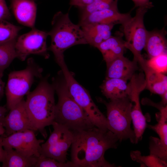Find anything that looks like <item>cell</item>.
Here are the masks:
<instances>
[{"mask_svg":"<svg viewBox=\"0 0 167 167\" xmlns=\"http://www.w3.org/2000/svg\"><path fill=\"white\" fill-rule=\"evenodd\" d=\"M7 112V109L4 106L0 105V123L2 122L6 116Z\"/></svg>","mask_w":167,"mask_h":167,"instance_id":"34","label":"cell"},{"mask_svg":"<svg viewBox=\"0 0 167 167\" xmlns=\"http://www.w3.org/2000/svg\"><path fill=\"white\" fill-rule=\"evenodd\" d=\"M52 85L58 97L54 121L75 132L96 127L89 116L70 94L64 79L54 78Z\"/></svg>","mask_w":167,"mask_h":167,"instance_id":"3","label":"cell"},{"mask_svg":"<svg viewBox=\"0 0 167 167\" xmlns=\"http://www.w3.org/2000/svg\"><path fill=\"white\" fill-rule=\"evenodd\" d=\"M166 34L164 28L148 31L144 49L150 58L167 53Z\"/></svg>","mask_w":167,"mask_h":167,"instance_id":"19","label":"cell"},{"mask_svg":"<svg viewBox=\"0 0 167 167\" xmlns=\"http://www.w3.org/2000/svg\"><path fill=\"white\" fill-rule=\"evenodd\" d=\"M58 64L68 90L75 101L86 112L95 126L103 131L108 130L106 117L95 105L88 92L75 79L65 60Z\"/></svg>","mask_w":167,"mask_h":167,"instance_id":"7","label":"cell"},{"mask_svg":"<svg viewBox=\"0 0 167 167\" xmlns=\"http://www.w3.org/2000/svg\"><path fill=\"white\" fill-rule=\"evenodd\" d=\"M93 0H70V4L80 8L86 6L91 3Z\"/></svg>","mask_w":167,"mask_h":167,"instance_id":"32","label":"cell"},{"mask_svg":"<svg viewBox=\"0 0 167 167\" xmlns=\"http://www.w3.org/2000/svg\"><path fill=\"white\" fill-rule=\"evenodd\" d=\"M34 0L35 1L36 0Z\"/></svg>","mask_w":167,"mask_h":167,"instance_id":"38","label":"cell"},{"mask_svg":"<svg viewBox=\"0 0 167 167\" xmlns=\"http://www.w3.org/2000/svg\"><path fill=\"white\" fill-rule=\"evenodd\" d=\"M2 124L5 129L7 136L13 133L33 128L28 114L23 99L10 110L3 118Z\"/></svg>","mask_w":167,"mask_h":167,"instance_id":"13","label":"cell"},{"mask_svg":"<svg viewBox=\"0 0 167 167\" xmlns=\"http://www.w3.org/2000/svg\"><path fill=\"white\" fill-rule=\"evenodd\" d=\"M16 39L0 42V76L2 77L5 70L18 56L15 49Z\"/></svg>","mask_w":167,"mask_h":167,"instance_id":"23","label":"cell"},{"mask_svg":"<svg viewBox=\"0 0 167 167\" xmlns=\"http://www.w3.org/2000/svg\"><path fill=\"white\" fill-rule=\"evenodd\" d=\"M130 155L132 160L139 163L141 167H166L167 166V162L157 156L152 154L142 156L139 151H131Z\"/></svg>","mask_w":167,"mask_h":167,"instance_id":"25","label":"cell"},{"mask_svg":"<svg viewBox=\"0 0 167 167\" xmlns=\"http://www.w3.org/2000/svg\"><path fill=\"white\" fill-rule=\"evenodd\" d=\"M134 2L135 6L149 9L153 6L152 2L149 0H132Z\"/></svg>","mask_w":167,"mask_h":167,"instance_id":"31","label":"cell"},{"mask_svg":"<svg viewBox=\"0 0 167 167\" xmlns=\"http://www.w3.org/2000/svg\"><path fill=\"white\" fill-rule=\"evenodd\" d=\"M52 125L53 130L47 140L41 144L40 155L65 163L67 151L73 141L74 133L54 121Z\"/></svg>","mask_w":167,"mask_h":167,"instance_id":"9","label":"cell"},{"mask_svg":"<svg viewBox=\"0 0 167 167\" xmlns=\"http://www.w3.org/2000/svg\"><path fill=\"white\" fill-rule=\"evenodd\" d=\"M5 129L2 123H0V135H2L5 133Z\"/></svg>","mask_w":167,"mask_h":167,"instance_id":"37","label":"cell"},{"mask_svg":"<svg viewBox=\"0 0 167 167\" xmlns=\"http://www.w3.org/2000/svg\"><path fill=\"white\" fill-rule=\"evenodd\" d=\"M22 28L14 25L7 20L0 21V42L17 39Z\"/></svg>","mask_w":167,"mask_h":167,"instance_id":"26","label":"cell"},{"mask_svg":"<svg viewBox=\"0 0 167 167\" xmlns=\"http://www.w3.org/2000/svg\"><path fill=\"white\" fill-rule=\"evenodd\" d=\"M11 14L5 0H0V21L11 18Z\"/></svg>","mask_w":167,"mask_h":167,"instance_id":"30","label":"cell"},{"mask_svg":"<svg viewBox=\"0 0 167 167\" xmlns=\"http://www.w3.org/2000/svg\"><path fill=\"white\" fill-rule=\"evenodd\" d=\"M100 88L103 94L110 100L127 96L130 91L127 81L115 78H106Z\"/></svg>","mask_w":167,"mask_h":167,"instance_id":"20","label":"cell"},{"mask_svg":"<svg viewBox=\"0 0 167 167\" xmlns=\"http://www.w3.org/2000/svg\"><path fill=\"white\" fill-rule=\"evenodd\" d=\"M161 98V101L160 103L163 106H167V91L165 92L163 94L160 95Z\"/></svg>","mask_w":167,"mask_h":167,"instance_id":"35","label":"cell"},{"mask_svg":"<svg viewBox=\"0 0 167 167\" xmlns=\"http://www.w3.org/2000/svg\"><path fill=\"white\" fill-rule=\"evenodd\" d=\"M35 167H77V166L71 161L61 162L54 159L40 155L37 157Z\"/></svg>","mask_w":167,"mask_h":167,"instance_id":"29","label":"cell"},{"mask_svg":"<svg viewBox=\"0 0 167 167\" xmlns=\"http://www.w3.org/2000/svg\"><path fill=\"white\" fill-rule=\"evenodd\" d=\"M130 92L128 96L132 104L131 117L135 135V143H137L142 138L147 126V118L142 113L139 101V95L145 88V83L135 78L129 83Z\"/></svg>","mask_w":167,"mask_h":167,"instance_id":"12","label":"cell"},{"mask_svg":"<svg viewBox=\"0 0 167 167\" xmlns=\"http://www.w3.org/2000/svg\"><path fill=\"white\" fill-rule=\"evenodd\" d=\"M147 66L153 71L164 74L167 71V53L150 58L146 60Z\"/></svg>","mask_w":167,"mask_h":167,"instance_id":"28","label":"cell"},{"mask_svg":"<svg viewBox=\"0 0 167 167\" xmlns=\"http://www.w3.org/2000/svg\"><path fill=\"white\" fill-rule=\"evenodd\" d=\"M131 17L129 13H121L118 8H109L93 12L80 20L79 26L92 24H121Z\"/></svg>","mask_w":167,"mask_h":167,"instance_id":"16","label":"cell"},{"mask_svg":"<svg viewBox=\"0 0 167 167\" xmlns=\"http://www.w3.org/2000/svg\"><path fill=\"white\" fill-rule=\"evenodd\" d=\"M48 32L32 28L29 32L17 38L15 49L17 58L24 61L30 54L41 56L45 58H49L46 40Z\"/></svg>","mask_w":167,"mask_h":167,"instance_id":"10","label":"cell"},{"mask_svg":"<svg viewBox=\"0 0 167 167\" xmlns=\"http://www.w3.org/2000/svg\"><path fill=\"white\" fill-rule=\"evenodd\" d=\"M115 25L101 24H88L80 26L87 44L96 48L111 36Z\"/></svg>","mask_w":167,"mask_h":167,"instance_id":"17","label":"cell"},{"mask_svg":"<svg viewBox=\"0 0 167 167\" xmlns=\"http://www.w3.org/2000/svg\"><path fill=\"white\" fill-rule=\"evenodd\" d=\"M34 131L28 129L2 138L3 148H12L24 155L38 157L41 154V144L44 140L37 139Z\"/></svg>","mask_w":167,"mask_h":167,"instance_id":"11","label":"cell"},{"mask_svg":"<svg viewBox=\"0 0 167 167\" xmlns=\"http://www.w3.org/2000/svg\"><path fill=\"white\" fill-rule=\"evenodd\" d=\"M118 0H93L90 4L79 8L80 20L85 17L90 13L109 8H118Z\"/></svg>","mask_w":167,"mask_h":167,"instance_id":"24","label":"cell"},{"mask_svg":"<svg viewBox=\"0 0 167 167\" xmlns=\"http://www.w3.org/2000/svg\"><path fill=\"white\" fill-rule=\"evenodd\" d=\"M54 89L48 81L42 79L35 89L27 95L25 107L34 131H38L45 139L47 136L45 127L54 120L56 104Z\"/></svg>","mask_w":167,"mask_h":167,"instance_id":"2","label":"cell"},{"mask_svg":"<svg viewBox=\"0 0 167 167\" xmlns=\"http://www.w3.org/2000/svg\"><path fill=\"white\" fill-rule=\"evenodd\" d=\"M42 71V69L33 59L30 58L24 69L9 74L5 88L7 109H12L24 99V97L30 92L35 79L41 77Z\"/></svg>","mask_w":167,"mask_h":167,"instance_id":"6","label":"cell"},{"mask_svg":"<svg viewBox=\"0 0 167 167\" xmlns=\"http://www.w3.org/2000/svg\"><path fill=\"white\" fill-rule=\"evenodd\" d=\"M52 28L48 32L51 43L48 50L53 53L57 63L64 60L65 51L73 46L86 44L87 42L80 26L73 23L68 13L58 11L51 21Z\"/></svg>","mask_w":167,"mask_h":167,"instance_id":"4","label":"cell"},{"mask_svg":"<svg viewBox=\"0 0 167 167\" xmlns=\"http://www.w3.org/2000/svg\"><path fill=\"white\" fill-rule=\"evenodd\" d=\"M150 154L155 155L167 162V141L151 136L149 138Z\"/></svg>","mask_w":167,"mask_h":167,"instance_id":"27","label":"cell"},{"mask_svg":"<svg viewBox=\"0 0 167 167\" xmlns=\"http://www.w3.org/2000/svg\"><path fill=\"white\" fill-rule=\"evenodd\" d=\"M101 53L107 64L116 58L123 55L125 41L118 36H111L96 47Z\"/></svg>","mask_w":167,"mask_h":167,"instance_id":"21","label":"cell"},{"mask_svg":"<svg viewBox=\"0 0 167 167\" xmlns=\"http://www.w3.org/2000/svg\"><path fill=\"white\" fill-rule=\"evenodd\" d=\"M148 9L138 8L135 15L131 17L122 24L126 40L125 48L132 52L133 60L139 63L144 59L141 51L144 47L148 31L145 27L143 19Z\"/></svg>","mask_w":167,"mask_h":167,"instance_id":"8","label":"cell"},{"mask_svg":"<svg viewBox=\"0 0 167 167\" xmlns=\"http://www.w3.org/2000/svg\"><path fill=\"white\" fill-rule=\"evenodd\" d=\"M146 61L144 59L139 63L144 72L146 88L161 95L167 91V76L151 69L147 66Z\"/></svg>","mask_w":167,"mask_h":167,"instance_id":"18","label":"cell"},{"mask_svg":"<svg viewBox=\"0 0 167 167\" xmlns=\"http://www.w3.org/2000/svg\"><path fill=\"white\" fill-rule=\"evenodd\" d=\"M10 7L18 23L32 28H34L37 6L34 0H10Z\"/></svg>","mask_w":167,"mask_h":167,"instance_id":"14","label":"cell"},{"mask_svg":"<svg viewBox=\"0 0 167 167\" xmlns=\"http://www.w3.org/2000/svg\"><path fill=\"white\" fill-rule=\"evenodd\" d=\"M0 135V162H2L5 157V151L2 144V138Z\"/></svg>","mask_w":167,"mask_h":167,"instance_id":"33","label":"cell"},{"mask_svg":"<svg viewBox=\"0 0 167 167\" xmlns=\"http://www.w3.org/2000/svg\"><path fill=\"white\" fill-rule=\"evenodd\" d=\"M138 62L131 61L123 55L115 59L106 64V78H115L127 81L135 73Z\"/></svg>","mask_w":167,"mask_h":167,"instance_id":"15","label":"cell"},{"mask_svg":"<svg viewBox=\"0 0 167 167\" xmlns=\"http://www.w3.org/2000/svg\"><path fill=\"white\" fill-rule=\"evenodd\" d=\"M0 76V100L2 97L4 93L5 83L2 79Z\"/></svg>","mask_w":167,"mask_h":167,"instance_id":"36","label":"cell"},{"mask_svg":"<svg viewBox=\"0 0 167 167\" xmlns=\"http://www.w3.org/2000/svg\"><path fill=\"white\" fill-rule=\"evenodd\" d=\"M73 133L71 161L77 167L115 166L104 157L108 149L117 148L119 140L114 134L108 130L103 131L96 127Z\"/></svg>","mask_w":167,"mask_h":167,"instance_id":"1","label":"cell"},{"mask_svg":"<svg viewBox=\"0 0 167 167\" xmlns=\"http://www.w3.org/2000/svg\"><path fill=\"white\" fill-rule=\"evenodd\" d=\"M4 149L5 157L2 167H35L37 157L24 155L12 148Z\"/></svg>","mask_w":167,"mask_h":167,"instance_id":"22","label":"cell"},{"mask_svg":"<svg viewBox=\"0 0 167 167\" xmlns=\"http://www.w3.org/2000/svg\"><path fill=\"white\" fill-rule=\"evenodd\" d=\"M99 101L106 107L108 129L118 137L119 141L129 139L135 143V134L131 127L132 104L128 96L109 102L101 99Z\"/></svg>","mask_w":167,"mask_h":167,"instance_id":"5","label":"cell"}]
</instances>
